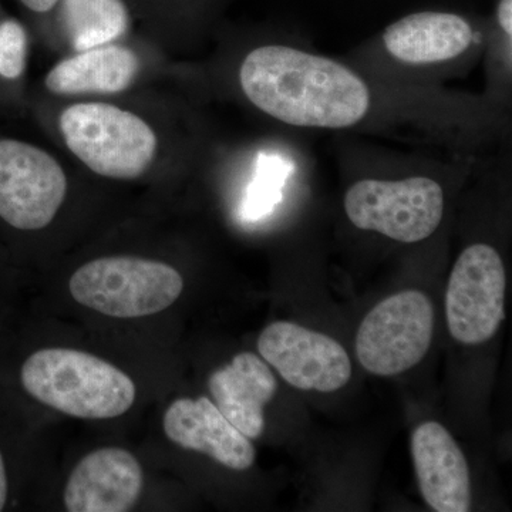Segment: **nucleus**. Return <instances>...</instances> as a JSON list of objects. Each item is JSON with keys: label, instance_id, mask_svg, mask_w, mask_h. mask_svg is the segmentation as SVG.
Masks as SVG:
<instances>
[{"label": "nucleus", "instance_id": "obj_8", "mask_svg": "<svg viewBox=\"0 0 512 512\" xmlns=\"http://www.w3.org/2000/svg\"><path fill=\"white\" fill-rule=\"evenodd\" d=\"M67 178L42 148L0 140V218L20 231L46 228L62 207Z\"/></svg>", "mask_w": 512, "mask_h": 512}, {"label": "nucleus", "instance_id": "obj_16", "mask_svg": "<svg viewBox=\"0 0 512 512\" xmlns=\"http://www.w3.org/2000/svg\"><path fill=\"white\" fill-rule=\"evenodd\" d=\"M62 16L76 52L110 45L128 28V12L121 0H63Z\"/></svg>", "mask_w": 512, "mask_h": 512}, {"label": "nucleus", "instance_id": "obj_2", "mask_svg": "<svg viewBox=\"0 0 512 512\" xmlns=\"http://www.w3.org/2000/svg\"><path fill=\"white\" fill-rule=\"evenodd\" d=\"M20 383L37 402L77 419L123 416L136 400V384L100 357L82 350L40 349L23 362Z\"/></svg>", "mask_w": 512, "mask_h": 512}, {"label": "nucleus", "instance_id": "obj_1", "mask_svg": "<svg viewBox=\"0 0 512 512\" xmlns=\"http://www.w3.org/2000/svg\"><path fill=\"white\" fill-rule=\"evenodd\" d=\"M239 82L254 106L289 126H355L370 106L369 89L355 72L293 47L252 50L242 62Z\"/></svg>", "mask_w": 512, "mask_h": 512}, {"label": "nucleus", "instance_id": "obj_17", "mask_svg": "<svg viewBox=\"0 0 512 512\" xmlns=\"http://www.w3.org/2000/svg\"><path fill=\"white\" fill-rule=\"evenodd\" d=\"M28 36L18 20H5L0 25V76L18 79L25 72Z\"/></svg>", "mask_w": 512, "mask_h": 512}, {"label": "nucleus", "instance_id": "obj_4", "mask_svg": "<svg viewBox=\"0 0 512 512\" xmlns=\"http://www.w3.org/2000/svg\"><path fill=\"white\" fill-rule=\"evenodd\" d=\"M74 301L113 318H141L170 308L184 291V279L164 262L107 256L80 266L70 279Z\"/></svg>", "mask_w": 512, "mask_h": 512}, {"label": "nucleus", "instance_id": "obj_10", "mask_svg": "<svg viewBox=\"0 0 512 512\" xmlns=\"http://www.w3.org/2000/svg\"><path fill=\"white\" fill-rule=\"evenodd\" d=\"M143 491V468L130 451L99 448L74 467L66 488L64 507L70 512H126Z\"/></svg>", "mask_w": 512, "mask_h": 512}, {"label": "nucleus", "instance_id": "obj_11", "mask_svg": "<svg viewBox=\"0 0 512 512\" xmlns=\"http://www.w3.org/2000/svg\"><path fill=\"white\" fill-rule=\"evenodd\" d=\"M412 456L420 493L431 510H471L470 468L457 441L443 424L426 421L413 431Z\"/></svg>", "mask_w": 512, "mask_h": 512}, {"label": "nucleus", "instance_id": "obj_6", "mask_svg": "<svg viewBox=\"0 0 512 512\" xmlns=\"http://www.w3.org/2000/svg\"><path fill=\"white\" fill-rule=\"evenodd\" d=\"M434 308L420 291H402L377 303L360 323L356 355L376 376H396L419 365L434 333Z\"/></svg>", "mask_w": 512, "mask_h": 512}, {"label": "nucleus", "instance_id": "obj_19", "mask_svg": "<svg viewBox=\"0 0 512 512\" xmlns=\"http://www.w3.org/2000/svg\"><path fill=\"white\" fill-rule=\"evenodd\" d=\"M60 0H22L23 5L33 12L46 13L55 8Z\"/></svg>", "mask_w": 512, "mask_h": 512}, {"label": "nucleus", "instance_id": "obj_5", "mask_svg": "<svg viewBox=\"0 0 512 512\" xmlns=\"http://www.w3.org/2000/svg\"><path fill=\"white\" fill-rule=\"evenodd\" d=\"M345 211L356 228L414 244L439 228L444 212L443 188L427 177L362 180L346 192Z\"/></svg>", "mask_w": 512, "mask_h": 512}, {"label": "nucleus", "instance_id": "obj_14", "mask_svg": "<svg viewBox=\"0 0 512 512\" xmlns=\"http://www.w3.org/2000/svg\"><path fill=\"white\" fill-rule=\"evenodd\" d=\"M473 29L461 16L420 12L390 25L383 35L387 52L407 64L447 62L473 43Z\"/></svg>", "mask_w": 512, "mask_h": 512}, {"label": "nucleus", "instance_id": "obj_9", "mask_svg": "<svg viewBox=\"0 0 512 512\" xmlns=\"http://www.w3.org/2000/svg\"><path fill=\"white\" fill-rule=\"evenodd\" d=\"M258 350L286 383L305 392H336L352 377V362L338 340L298 323L281 320L266 326Z\"/></svg>", "mask_w": 512, "mask_h": 512}, {"label": "nucleus", "instance_id": "obj_7", "mask_svg": "<svg viewBox=\"0 0 512 512\" xmlns=\"http://www.w3.org/2000/svg\"><path fill=\"white\" fill-rule=\"evenodd\" d=\"M507 275L500 254L490 245L474 244L458 256L446 292L450 335L463 345L493 339L505 319Z\"/></svg>", "mask_w": 512, "mask_h": 512}, {"label": "nucleus", "instance_id": "obj_15", "mask_svg": "<svg viewBox=\"0 0 512 512\" xmlns=\"http://www.w3.org/2000/svg\"><path fill=\"white\" fill-rule=\"evenodd\" d=\"M140 72L133 50L104 45L77 52L47 73L46 89L59 96L114 94L127 90Z\"/></svg>", "mask_w": 512, "mask_h": 512}, {"label": "nucleus", "instance_id": "obj_3", "mask_svg": "<svg viewBox=\"0 0 512 512\" xmlns=\"http://www.w3.org/2000/svg\"><path fill=\"white\" fill-rule=\"evenodd\" d=\"M59 124L67 148L101 177L134 180L156 157L153 128L113 104H74L63 111Z\"/></svg>", "mask_w": 512, "mask_h": 512}, {"label": "nucleus", "instance_id": "obj_18", "mask_svg": "<svg viewBox=\"0 0 512 512\" xmlns=\"http://www.w3.org/2000/svg\"><path fill=\"white\" fill-rule=\"evenodd\" d=\"M497 18L501 28L508 36H512V0H501L497 9Z\"/></svg>", "mask_w": 512, "mask_h": 512}, {"label": "nucleus", "instance_id": "obj_12", "mask_svg": "<svg viewBox=\"0 0 512 512\" xmlns=\"http://www.w3.org/2000/svg\"><path fill=\"white\" fill-rule=\"evenodd\" d=\"M163 426L177 446L207 454L229 470L245 471L254 466L256 451L251 439L208 397L175 400L165 412Z\"/></svg>", "mask_w": 512, "mask_h": 512}, {"label": "nucleus", "instance_id": "obj_13", "mask_svg": "<svg viewBox=\"0 0 512 512\" xmlns=\"http://www.w3.org/2000/svg\"><path fill=\"white\" fill-rule=\"evenodd\" d=\"M212 400L220 412L248 439L265 430V406L278 392V382L268 363L255 353L242 352L208 380Z\"/></svg>", "mask_w": 512, "mask_h": 512}]
</instances>
